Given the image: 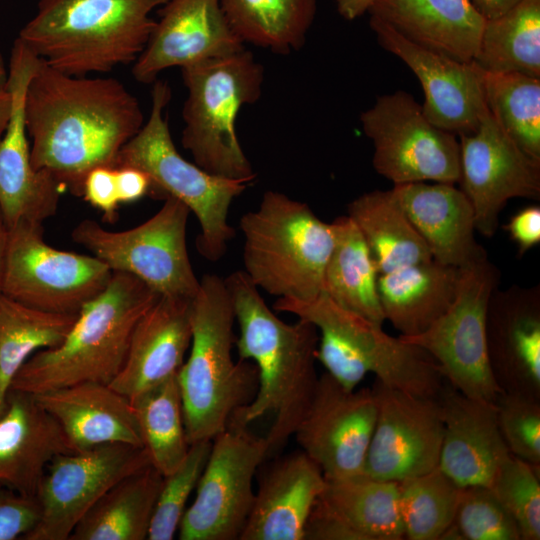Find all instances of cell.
Here are the masks:
<instances>
[{
  "label": "cell",
  "mask_w": 540,
  "mask_h": 540,
  "mask_svg": "<svg viewBox=\"0 0 540 540\" xmlns=\"http://www.w3.org/2000/svg\"><path fill=\"white\" fill-rule=\"evenodd\" d=\"M76 316L34 309L0 292V415L21 367L38 351L60 344Z\"/></svg>",
  "instance_id": "cell-37"
},
{
  "label": "cell",
  "mask_w": 540,
  "mask_h": 540,
  "mask_svg": "<svg viewBox=\"0 0 540 540\" xmlns=\"http://www.w3.org/2000/svg\"><path fill=\"white\" fill-rule=\"evenodd\" d=\"M376 415L372 388L349 390L324 373L293 436L325 479L362 474Z\"/></svg>",
  "instance_id": "cell-18"
},
{
  "label": "cell",
  "mask_w": 540,
  "mask_h": 540,
  "mask_svg": "<svg viewBox=\"0 0 540 540\" xmlns=\"http://www.w3.org/2000/svg\"><path fill=\"white\" fill-rule=\"evenodd\" d=\"M159 297L134 276L113 272L107 286L77 313L62 342L31 356L11 389L39 394L83 382L110 384L124 363L136 323Z\"/></svg>",
  "instance_id": "cell-5"
},
{
  "label": "cell",
  "mask_w": 540,
  "mask_h": 540,
  "mask_svg": "<svg viewBox=\"0 0 540 540\" xmlns=\"http://www.w3.org/2000/svg\"><path fill=\"white\" fill-rule=\"evenodd\" d=\"M167 0H39L19 39L49 67L72 76L133 64Z\"/></svg>",
  "instance_id": "cell-3"
},
{
  "label": "cell",
  "mask_w": 540,
  "mask_h": 540,
  "mask_svg": "<svg viewBox=\"0 0 540 540\" xmlns=\"http://www.w3.org/2000/svg\"><path fill=\"white\" fill-rule=\"evenodd\" d=\"M369 25L378 44L418 78L424 95L422 110L433 125L457 136L477 129L488 107L483 70L473 60H455L426 48L377 17L370 16Z\"/></svg>",
  "instance_id": "cell-20"
},
{
  "label": "cell",
  "mask_w": 540,
  "mask_h": 540,
  "mask_svg": "<svg viewBox=\"0 0 540 540\" xmlns=\"http://www.w3.org/2000/svg\"><path fill=\"white\" fill-rule=\"evenodd\" d=\"M473 61L487 72L540 78V0H519L486 20Z\"/></svg>",
  "instance_id": "cell-36"
},
{
  "label": "cell",
  "mask_w": 540,
  "mask_h": 540,
  "mask_svg": "<svg viewBox=\"0 0 540 540\" xmlns=\"http://www.w3.org/2000/svg\"><path fill=\"white\" fill-rule=\"evenodd\" d=\"M266 436L231 417L227 427L212 439L196 495L186 508L180 540H239L251 513L253 481L267 456Z\"/></svg>",
  "instance_id": "cell-13"
},
{
  "label": "cell",
  "mask_w": 540,
  "mask_h": 540,
  "mask_svg": "<svg viewBox=\"0 0 540 540\" xmlns=\"http://www.w3.org/2000/svg\"><path fill=\"white\" fill-rule=\"evenodd\" d=\"M333 225L335 243L324 270L322 292L338 306L382 326L379 273L370 250L348 215L336 218Z\"/></svg>",
  "instance_id": "cell-34"
},
{
  "label": "cell",
  "mask_w": 540,
  "mask_h": 540,
  "mask_svg": "<svg viewBox=\"0 0 540 540\" xmlns=\"http://www.w3.org/2000/svg\"><path fill=\"white\" fill-rule=\"evenodd\" d=\"M392 191L434 261L460 269L488 257L475 239L472 204L455 184L415 182L394 185Z\"/></svg>",
  "instance_id": "cell-27"
},
{
  "label": "cell",
  "mask_w": 540,
  "mask_h": 540,
  "mask_svg": "<svg viewBox=\"0 0 540 540\" xmlns=\"http://www.w3.org/2000/svg\"><path fill=\"white\" fill-rule=\"evenodd\" d=\"M360 122L373 143L375 171L394 185L459 183L457 135L433 125L410 93L397 90L379 96L361 113Z\"/></svg>",
  "instance_id": "cell-14"
},
{
  "label": "cell",
  "mask_w": 540,
  "mask_h": 540,
  "mask_svg": "<svg viewBox=\"0 0 540 540\" xmlns=\"http://www.w3.org/2000/svg\"><path fill=\"white\" fill-rule=\"evenodd\" d=\"M438 397L443 437L438 467L460 487H489L511 454L500 433L495 402L469 398L454 388Z\"/></svg>",
  "instance_id": "cell-23"
},
{
  "label": "cell",
  "mask_w": 540,
  "mask_h": 540,
  "mask_svg": "<svg viewBox=\"0 0 540 540\" xmlns=\"http://www.w3.org/2000/svg\"><path fill=\"white\" fill-rule=\"evenodd\" d=\"M486 105L504 132L540 161V78L483 70Z\"/></svg>",
  "instance_id": "cell-39"
},
{
  "label": "cell",
  "mask_w": 540,
  "mask_h": 540,
  "mask_svg": "<svg viewBox=\"0 0 540 540\" xmlns=\"http://www.w3.org/2000/svg\"><path fill=\"white\" fill-rule=\"evenodd\" d=\"M164 199L162 207L136 227L110 231L95 220L84 219L71 238L111 271L134 276L160 296L193 299L200 280L187 251L190 210L174 197Z\"/></svg>",
  "instance_id": "cell-10"
},
{
  "label": "cell",
  "mask_w": 540,
  "mask_h": 540,
  "mask_svg": "<svg viewBox=\"0 0 540 540\" xmlns=\"http://www.w3.org/2000/svg\"><path fill=\"white\" fill-rule=\"evenodd\" d=\"M458 137L460 189L474 209L476 230L492 237L510 199H539L540 161L512 141L489 109L475 131Z\"/></svg>",
  "instance_id": "cell-16"
},
{
  "label": "cell",
  "mask_w": 540,
  "mask_h": 540,
  "mask_svg": "<svg viewBox=\"0 0 540 540\" xmlns=\"http://www.w3.org/2000/svg\"><path fill=\"white\" fill-rule=\"evenodd\" d=\"M11 113V94L6 85L0 86V139L7 127Z\"/></svg>",
  "instance_id": "cell-51"
},
{
  "label": "cell",
  "mask_w": 540,
  "mask_h": 540,
  "mask_svg": "<svg viewBox=\"0 0 540 540\" xmlns=\"http://www.w3.org/2000/svg\"><path fill=\"white\" fill-rule=\"evenodd\" d=\"M224 279L239 325L235 342L239 359L253 361L258 372L253 400L232 417L249 425L273 416L265 435L272 453L294 435L313 399L319 379L318 330L299 319L294 324L282 321L243 270Z\"/></svg>",
  "instance_id": "cell-2"
},
{
  "label": "cell",
  "mask_w": 540,
  "mask_h": 540,
  "mask_svg": "<svg viewBox=\"0 0 540 540\" xmlns=\"http://www.w3.org/2000/svg\"><path fill=\"white\" fill-rule=\"evenodd\" d=\"M441 539L521 540L515 520L487 486L462 488L454 520Z\"/></svg>",
  "instance_id": "cell-41"
},
{
  "label": "cell",
  "mask_w": 540,
  "mask_h": 540,
  "mask_svg": "<svg viewBox=\"0 0 540 540\" xmlns=\"http://www.w3.org/2000/svg\"><path fill=\"white\" fill-rule=\"evenodd\" d=\"M192 338L177 378L189 444L212 440L257 391L258 372L235 361V313L225 279L206 274L191 302Z\"/></svg>",
  "instance_id": "cell-4"
},
{
  "label": "cell",
  "mask_w": 540,
  "mask_h": 540,
  "mask_svg": "<svg viewBox=\"0 0 540 540\" xmlns=\"http://www.w3.org/2000/svg\"><path fill=\"white\" fill-rule=\"evenodd\" d=\"M39 517L36 497L0 485V540L23 539L36 526Z\"/></svg>",
  "instance_id": "cell-45"
},
{
  "label": "cell",
  "mask_w": 540,
  "mask_h": 540,
  "mask_svg": "<svg viewBox=\"0 0 540 540\" xmlns=\"http://www.w3.org/2000/svg\"><path fill=\"white\" fill-rule=\"evenodd\" d=\"M82 197L92 207L101 211L108 222L116 221L121 204L117 190L116 168L99 166L89 171L83 182Z\"/></svg>",
  "instance_id": "cell-46"
},
{
  "label": "cell",
  "mask_w": 540,
  "mask_h": 540,
  "mask_svg": "<svg viewBox=\"0 0 540 540\" xmlns=\"http://www.w3.org/2000/svg\"><path fill=\"white\" fill-rule=\"evenodd\" d=\"M164 476L152 465L113 485L86 512L69 540H144Z\"/></svg>",
  "instance_id": "cell-32"
},
{
  "label": "cell",
  "mask_w": 540,
  "mask_h": 540,
  "mask_svg": "<svg viewBox=\"0 0 540 540\" xmlns=\"http://www.w3.org/2000/svg\"><path fill=\"white\" fill-rule=\"evenodd\" d=\"M365 240L379 275L432 260L430 250L392 189L364 193L347 206Z\"/></svg>",
  "instance_id": "cell-33"
},
{
  "label": "cell",
  "mask_w": 540,
  "mask_h": 540,
  "mask_svg": "<svg viewBox=\"0 0 540 540\" xmlns=\"http://www.w3.org/2000/svg\"><path fill=\"white\" fill-rule=\"evenodd\" d=\"M460 269L434 261L404 266L378 276L385 321L403 336L424 332L453 303Z\"/></svg>",
  "instance_id": "cell-30"
},
{
  "label": "cell",
  "mask_w": 540,
  "mask_h": 540,
  "mask_svg": "<svg viewBox=\"0 0 540 540\" xmlns=\"http://www.w3.org/2000/svg\"><path fill=\"white\" fill-rule=\"evenodd\" d=\"M115 168L120 203L136 202L151 194L152 181L146 172L132 166Z\"/></svg>",
  "instance_id": "cell-48"
},
{
  "label": "cell",
  "mask_w": 540,
  "mask_h": 540,
  "mask_svg": "<svg viewBox=\"0 0 540 540\" xmlns=\"http://www.w3.org/2000/svg\"><path fill=\"white\" fill-rule=\"evenodd\" d=\"M70 452L60 425L35 395L10 389L0 415V485L35 497L49 463Z\"/></svg>",
  "instance_id": "cell-26"
},
{
  "label": "cell",
  "mask_w": 540,
  "mask_h": 540,
  "mask_svg": "<svg viewBox=\"0 0 540 540\" xmlns=\"http://www.w3.org/2000/svg\"><path fill=\"white\" fill-rule=\"evenodd\" d=\"M151 465L142 446L111 443L57 455L36 499L40 517L22 540H69L86 512L124 477Z\"/></svg>",
  "instance_id": "cell-15"
},
{
  "label": "cell",
  "mask_w": 540,
  "mask_h": 540,
  "mask_svg": "<svg viewBox=\"0 0 540 540\" xmlns=\"http://www.w3.org/2000/svg\"><path fill=\"white\" fill-rule=\"evenodd\" d=\"M24 114L33 166L78 197L88 172L115 167L144 124L138 99L121 81L64 74L41 60L26 89Z\"/></svg>",
  "instance_id": "cell-1"
},
{
  "label": "cell",
  "mask_w": 540,
  "mask_h": 540,
  "mask_svg": "<svg viewBox=\"0 0 540 540\" xmlns=\"http://www.w3.org/2000/svg\"><path fill=\"white\" fill-rule=\"evenodd\" d=\"M40 60L16 39L8 66L6 86L11 113L0 139V209L8 228L21 222L42 223L57 212L62 186L31 162L24 100L28 83Z\"/></svg>",
  "instance_id": "cell-19"
},
{
  "label": "cell",
  "mask_w": 540,
  "mask_h": 540,
  "mask_svg": "<svg viewBox=\"0 0 540 540\" xmlns=\"http://www.w3.org/2000/svg\"><path fill=\"white\" fill-rule=\"evenodd\" d=\"M220 4L244 43L278 54L303 47L317 11V0H220Z\"/></svg>",
  "instance_id": "cell-35"
},
{
  "label": "cell",
  "mask_w": 540,
  "mask_h": 540,
  "mask_svg": "<svg viewBox=\"0 0 540 540\" xmlns=\"http://www.w3.org/2000/svg\"><path fill=\"white\" fill-rule=\"evenodd\" d=\"M495 405L500 433L509 452L540 466V399L502 392Z\"/></svg>",
  "instance_id": "cell-44"
},
{
  "label": "cell",
  "mask_w": 540,
  "mask_h": 540,
  "mask_svg": "<svg viewBox=\"0 0 540 540\" xmlns=\"http://www.w3.org/2000/svg\"><path fill=\"white\" fill-rule=\"evenodd\" d=\"M500 272L487 258L460 268L456 297L424 332L399 335L426 351L443 378L461 394L495 402L503 392L491 370L486 342V311Z\"/></svg>",
  "instance_id": "cell-11"
},
{
  "label": "cell",
  "mask_w": 540,
  "mask_h": 540,
  "mask_svg": "<svg viewBox=\"0 0 540 540\" xmlns=\"http://www.w3.org/2000/svg\"><path fill=\"white\" fill-rule=\"evenodd\" d=\"M274 309L317 328V361L346 389H356L374 374L382 384L414 395L438 398L442 391L444 378L426 351L390 336L381 325L338 306L323 292L310 301L278 298Z\"/></svg>",
  "instance_id": "cell-6"
},
{
  "label": "cell",
  "mask_w": 540,
  "mask_h": 540,
  "mask_svg": "<svg viewBox=\"0 0 540 540\" xmlns=\"http://www.w3.org/2000/svg\"><path fill=\"white\" fill-rule=\"evenodd\" d=\"M112 273L91 254L48 244L42 223L21 222L9 229L0 292L34 309L77 314L107 286Z\"/></svg>",
  "instance_id": "cell-12"
},
{
  "label": "cell",
  "mask_w": 540,
  "mask_h": 540,
  "mask_svg": "<svg viewBox=\"0 0 540 540\" xmlns=\"http://www.w3.org/2000/svg\"><path fill=\"white\" fill-rule=\"evenodd\" d=\"M351 540H400L404 536L398 482L358 474L326 479L315 505Z\"/></svg>",
  "instance_id": "cell-31"
},
{
  "label": "cell",
  "mask_w": 540,
  "mask_h": 540,
  "mask_svg": "<svg viewBox=\"0 0 540 540\" xmlns=\"http://www.w3.org/2000/svg\"><path fill=\"white\" fill-rule=\"evenodd\" d=\"M9 228L5 222L4 216L0 209V283L2 276V269L4 263V257L6 252L7 240H8Z\"/></svg>",
  "instance_id": "cell-52"
},
{
  "label": "cell",
  "mask_w": 540,
  "mask_h": 540,
  "mask_svg": "<svg viewBox=\"0 0 540 540\" xmlns=\"http://www.w3.org/2000/svg\"><path fill=\"white\" fill-rule=\"evenodd\" d=\"M243 271L268 294L310 301L323 291L324 270L335 243L333 222L304 202L273 190L240 219Z\"/></svg>",
  "instance_id": "cell-7"
},
{
  "label": "cell",
  "mask_w": 540,
  "mask_h": 540,
  "mask_svg": "<svg viewBox=\"0 0 540 540\" xmlns=\"http://www.w3.org/2000/svg\"><path fill=\"white\" fill-rule=\"evenodd\" d=\"M181 72L187 89L182 146L208 173L251 182L256 174L240 145L235 125L241 108L261 96L263 66L244 48L181 68Z\"/></svg>",
  "instance_id": "cell-8"
},
{
  "label": "cell",
  "mask_w": 540,
  "mask_h": 540,
  "mask_svg": "<svg viewBox=\"0 0 540 540\" xmlns=\"http://www.w3.org/2000/svg\"><path fill=\"white\" fill-rule=\"evenodd\" d=\"M325 483L319 466L302 450L276 459L260 476L239 540H305Z\"/></svg>",
  "instance_id": "cell-25"
},
{
  "label": "cell",
  "mask_w": 540,
  "mask_h": 540,
  "mask_svg": "<svg viewBox=\"0 0 540 540\" xmlns=\"http://www.w3.org/2000/svg\"><path fill=\"white\" fill-rule=\"evenodd\" d=\"M376 421L363 474L399 482L435 469L443 437L438 398L407 393L375 381Z\"/></svg>",
  "instance_id": "cell-17"
},
{
  "label": "cell",
  "mask_w": 540,
  "mask_h": 540,
  "mask_svg": "<svg viewBox=\"0 0 540 540\" xmlns=\"http://www.w3.org/2000/svg\"><path fill=\"white\" fill-rule=\"evenodd\" d=\"M518 1L519 0H471L475 8L486 20L501 15Z\"/></svg>",
  "instance_id": "cell-49"
},
{
  "label": "cell",
  "mask_w": 540,
  "mask_h": 540,
  "mask_svg": "<svg viewBox=\"0 0 540 540\" xmlns=\"http://www.w3.org/2000/svg\"><path fill=\"white\" fill-rule=\"evenodd\" d=\"M34 395L73 452L111 443L142 446L130 399L109 384L83 382Z\"/></svg>",
  "instance_id": "cell-28"
},
{
  "label": "cell",
  "mask_w": 540,
  "mask_h": 540,
  "mask_svg": "<svg viewBox=\"0 0 540 540\" xmlns=\"http://www.w3.org/2000/svg\"><path fill=\"white\" fill-rule=\"evenodd\" d=\"M212 440L190 444L187 456L172 473L164 476L151 519L149 540H172L178 532L187 501L206 465Z\"/></svg>",
  "instance_id": "cell-42"
},
{
  "label": "cell",
  "mask_w": 540,
  "mask_h": 540,
  "mask_svg": "<svg viewBox=\"0 0 540 540\" xmlns=\"http://www.w3.org/2000/svg\"><path fill=\"white\" fill-rule=\"evenodd\" d=\"M8 78V68L5 65L4 59L0 53V86L6 85Z\"/></svg>",
  "instance_id": "cell-53"
},
{
  "label": "cell",
  "mask_w": 540,
  "mask_h": 540,
  "mask_svg": "<svg viewBox=\"0 0 540 540\" xmlns=\"http://www.w3.org/2000/svg\"><path fill=\"white\" fill-rule=\"evenodd\" d=\"M370 16L455 60L474 59L486 19L471 0H377Z\"/></svg>",
  "instance_id": "cell-29"
},
{
  "label": "cell",
  "mask_w": 540,
  "mask_h": 540,
  "mask_svg": "<svg viewBox=\"0 0 540 540\" xmlns=\"http://www.w3.org/2000/svg\"><path fill=\"white\" fill-rule=\"evenodd\" d=\"M404 536L439 540L452 524L462 487L438 466L398 482Z\"/></svg>",
  "instance_id": "cell-40"
},
{
  "label": "cell",
  "mask_w": 540,
  "mask_h": 540,
  "mask_svg": "<svg viewBox=\"0 0 540 540\" xmlns=\"http://www.w3.org/2000/svg\"><path fill=\"white\" fill-rule=\"evenodd\" d=\"M191 302L160 296L140 317L112 388L131 399L178 374L192 338Z\"/></svg>",
  "instance_id": "cell-24"
},
{
  "label": "cell",
  "mask_w": 540,
  "mask_h": 540,
  "mask_svg": "<svg viewBox=\"0 0 540 540\" xmlns=\"http://www.w3.org/2000/svg\"><path fill=\"white\" fill-rule=\"evenodd\" d=\"M149 40L132 64V75L151 84L164 70L184 68L244 49L220 0H167Z\"/></svg>",
  "instance_id": "cell-21"
},
{
  "label": "cell",
  "mask_w": 540,
  "mask_h": 540,
  "mask_svg": "<svg viewBox=\"0 0 540 540\" xmlns=\"http://www.w3.org/2000/svg\"><path fill=\"white\" fill-rule=\"evenodd\" d=\"M504 228L522 256L540 242V207L531 205L519 210Z\"/></svg>",
  "instance_id": "cell-47"
},
{
  "label": "cell",
  "mask_w": 540,
  "mask_h": 540,
  "mask_svg": "<svg viewBox=\"0 0 540 540\" xmlns=\"http://www.w3.org/2000/svg\"><path fill=\"white\" fill-rule=\"evenodd\" d=\"M170 99L168 83L156 80L149 118L123 146L115 167L143 170L152 181V195L171 196L185 204L200 225L197 250L207 260L216 262L224 256L235 235L228 223L229 209L247 184L210 174L178 152L165 116Z\"/></svg>",
  "instance_id": "cell-9"
},
{
  "label": "cell",
  "mask_w": 540,
  "mask_h": 540,
  "mask_svg": "<svg viewBox=\"0 0 540 540\" xmlns=\"http://www.w3.org/2000/svg\"><path fill=\"white\" fill-rule=\"evenodd\" d=\"M539 467L510 454L489 486L515 520L521 540L540 539Z\"/></svg>",
  "instance_id": "cell-43"
},
{
  "label": "cell",
  "mask_w": 540,
  "mask_h": 540,
  "mask_svg": "<svg viewBox=\"0 0 540 540\" xmlns=\"http://www.w3.org/2000/svg\"><path fill=\"white\" fill-rule=\"evenodd\" d=\"M150 464L163 476L187 456L182 398L177 374L130 399Z\"/></svg>",
  "instance_id": "cell-38"
},
{
  "label": "cell",
  "mask_w": 540,
  "mask_h": 540,
  "mask_svg": "<svg viewBox=\"0 0 540 540\" xmlns=\"http://www.w3.org/2000/svg\"><path fill=\"white\" fill-rule=\"evenodd\" d=\"M492 373L503 392L540 399V287L495 289L486 311Z\"/></svg>",
  "instance_id": "cell-22"
},
{
  "label": "cell",
  "mask_w": 540,
  "mask_h": 540,
  "mask_svg": "<svg viewBox=\"0 0 540 540\" xmlns=\"http://www.w3.org/2000/svg\"><path fill=\"white\" fill-rule=\"evenodd\" d=\"M377 0H337L338 13L346 20H354L374 5Z\"/></svg>",
  "instance_id": "cell-50"
}]
</instances>
